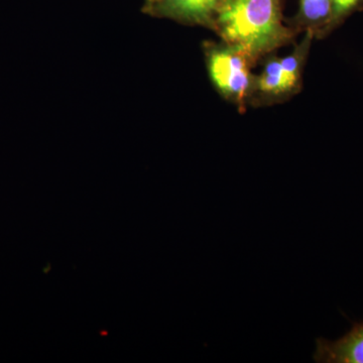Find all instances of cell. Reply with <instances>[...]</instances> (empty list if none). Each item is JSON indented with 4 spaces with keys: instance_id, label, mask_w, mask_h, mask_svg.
Segmentation results:
<instances>
[{
    "instance_id": "1",
    "label": "cell",
    "mask_w": 363,
    "mask_h": 363,
    "mask_svg": "<svg viewBox=\"0 0 363 363\" xmlns=\"http://www.w3.org/2000/svg\"><path fill=\"white\" fill-rule=\"evenodd\" d=\"M215 21L224 39L250 58L271 51L288 37L281 0H224Z\"/></svg>"
},
{
    "instance_id": "2",
    "label": "cell",
    "mask_w": 363,
    "mask_h": 363,
    "mask_svg": "<svg viewBox=\"0 0 363 363\" xmlns=\"http://www.w3.org/2000/svg\"><path fill=\"white\" fill-rule=\"evenodd\" d=\"M245 52L231 47L210 55L209 70L212 80L226 96L242 100L250 87V71Z\"/></svg>"
},
{
    "instance_id": "3",
    "label": "cell",
    "mask_w": 363,
    "mask_h": 363,
    "mask_svg": "<svg viewBox=\"0 0 363 363\" xmlns=\"http://www.w3.org/2000/svg\"><path fill=\"white\" fill-rule=\"evenodd\" d=\"M313 358L319 363H363V321L338 340L318 338Z\"/></svg>"
},
{
    "instance_id": "4",
    "label": "cell",
    "mask_w": 363,
    "mask_h": 363,
    "mask_svg": "<svg viewBox=\"0 0 363 363\" xmlns=\"http://www.w3.org/2000/svg\"><path fill=\"white\" fill-rule=\"evenodd\" d=\"M224 0H147L152 11L182 20L215 21Z\"/></svg>"
},
{
    "instance_id": "5",
    "label": "cell",
    "mask_w": 363,
    "mask_h": 363,
    "mask_svg": "<svg viewBox=\"0 0 363 363\" xmlns=\"http://www.w3.org/2000/svg\"><path fill=\"white\" fill-rule=\"evenodd\" d=\"M300 55L296 54L267 64L259 80V89L271 94H281L297 84Z\"/></svg>"
},
{
    "instance_id": "6",
    "label": "cell",
    "mask_w": 363,
    "mask_h": 363,
    "mask_svg": "<svg viewBox=\"0 0 363 363\" xmlns=\"http://www.w3.org/2000/svg\"><path fill=\"white\" fill-rule=\"evenodd\" d=\"M301 16L311 23L332 21V0H300Z\"/></svg>"
},
{
    "instance_id": "7",
    "label": "cell",
    "mask_w": 363,
    "mask_h": 363,
    "mask_svg": "<svg viewBox=\"0 0 363 363\" xmlns=\"http://www.w3.org/2000/svg\"><path fill=\"white\" fill-rule=\"evenodd\" d=\"M363 0H332V21H338L357 9Z\"/></svg>"
}]
</instances>
